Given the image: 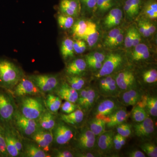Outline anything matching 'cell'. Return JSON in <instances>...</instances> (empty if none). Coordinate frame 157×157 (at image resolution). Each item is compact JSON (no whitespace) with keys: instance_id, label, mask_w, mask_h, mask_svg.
I'll use <instances>...</instances> for the list:
<instances>
[{"instance_id":"57","label":"cell","mask_w":157,"mask_h":157,"mask_svg":"<svg viewBox=\"0 0 157 157\" xmlns=\"http://www.w3.org/2000/svg\"><path fill=\"white\" fill-rule=\"evenodd\" d=\"M76 156L81 157H94L98 156V155L90 151L82 152L76 154Z\"/></svg>"},{"instance_id":"14","label":"cell","mask_w":157,"mask_h":157,"mask_svg":"<svg viewBox=\"0 0 157 157\" xmlns=\"http://www.w3.org/2000/svg\"><path fill=\"white\" fill-rule=\"evenodd\" d=\"M145 0H122V6L127 25L135 22L139 16Z\"/></svg>"},{"instance_id":"9","label":"cell","mask_w":157,"mask_h":157,"mask_svg":"<svg viewBox=\"0 0 157 157\" xmlns=\"http://www.w3.org/2000/svg\"><path fill=\"white\" fill-rule=\"evenodd\" d=\"M97 103L98 104L94 109V115L95 117L105 121L107 117L121 107L122 105L116 98L113 97H104Z\"/></svg>"},{"instance_id":"54","label":"cell","mask_w":157,"mask_h":157,"mask_svg":"<svg viewBox=\"0 0 157 157\" xmlns=\"http://www.w3.org/2000/svg\"><path fill=\"white\" fill-rule=\"evenodd\" d=\"M144 41L142 39V37L140 36L138 30H137V27L135 30V34H134V39H133V44H132V47H135L138 44Z\"/></svg>"},{"instance_id":"48","label":"cell","mask_w":157,"mask_h":157,"mask_svg":"<svg viewBox=\"0 0 157 157\" xmlns=\"http://www.w3.org/2000/svg\"><path fill=\"white\" fill-rule=\"evenodd\" d=\"M0 152L2 156L7 157L9 156L6 149V140L4 128L0 125Z\"/></svg>"},{"instance_id":"29","label":"cell","mask_w":157,"mask_h":157,"mask_svg":"<svg viewBox=\"0 0 157 157\" xmlns=\"http://www.w3.org/2000/svg\"><path fill=\"white\" fill-rule=\"evenodd\" d=\"M73 38L66 37L62 41L60 45V53L63 59L68 62L75 57L73 46Z\"/></svg>"},{"instance_id":"47","label":"cell","mask_w":157,"mask_h":157,"mask_svg":"<svg viewBox=\"0 0 157 157\" xmlns=\"http://www.w3.org/2000/svg\"><path fill=\"white\" fill-rule=\"evenodd\" d=\"M126 27L118 35L114 41L110 45L108 51L116 50V49H121V48L124 49V38L125 31Z\"/></svg>"},{"instance_id":"40","label":"cell","mask_w":157,"mask_h":157,"mask_svg":"<svg viewBox=\"0 0 157 157\" xmlns=\"http://www.w3.org/2000/svg\"><path fill=\"white\" fill-rule=\"evenodd\" d=\"M136 28V24L134 22L128 25L125 29L124 38V49L126 51L132 48Z\"/></svg>"},{"instance_id":"35","label":"cell","mask_w":157,"mask_h":157,"mask_svg":"<svg viewBox=\"0 0 157 157\" xmlns=\"http://www.w3.org/2000/svg\"><path fill=\"white\" fill-rule=\"evenodd\" d=\"M107 51L99 47L91 50L89 53L84 56L86 62H96L104 63Z\"/></svg>"},{"instance_id":"2","label":"cell","mask_w":157,"mask_h":157,"mask_svg":"<svg viewBox=\"0 0 157 157\" xmlns=\"http://www.w3.org/2000/svg\"><path fill=\"white\" fill-rule=\"evenodd\" d=\"M128 65L126 51L124 49L107 51L102 67L94 76L98 79L104 76L114 75Z\"/></svg>"},{"instance_id":"6","label":"cell","mask_w":157,"mask_h":157,"mask_svg":"<svg viewBox=\"0 0 157 157\" xmlns=\"http://www.w3.org/2000/svg\"><path fill=\"white\" fill-rule=\"evenodd\" d=\"M98 23L102 33L126 24L122 4L109 10Z\"/></svg>"},{"instance_id":"36","label":"cell","mask_w":157,"mask_h":157,"mask_svg":"<svg viewBox=\"0 0 157 157\" xmlns=\"http://www.w3.org/2000/svg\"><path fill=\"white\" fill-rule=\"evenodd\" d=\"M23 151L25 156L29 157H49L50 156L44 151L39 147L33 144H25Z\"/></svg>"},{"instance_id":"23","label":"cell","mask_w":157,"mask_h":157,"mask_svg":"<svg viewBox=\"0 0 157 157\" xmlns=\"http://www.w3.org/2000/svg\"><path fill=\"white\" fill-rule=\"evenodd\" d=\"M122 4V0H98L92 19L98 22L113 8Z\"/></svg>"},{"instance_id":"24","label":"cell","mask_w":157,"mask_h":157,"mask_svg":"<svg viewBox=\"0 0 157 157\" xmlns=\"http://www.w3.org/2000/svg\"><path fill=\"white\" fill-rule=\"evenodd\" d=\"M59 97L66 101L76 104L78 97V91L73 89L66 81L60 83L56 90Z\"/></svg>"},{"instance_id":"19","label":"cell","mask_w":157,"mask_h":157,"mask_svg":"<svg viewBox=\"0 0 157 157\" xmlns=\"http://www.w3.org/2000/svg\"><path fill=\"white\" fill-rule=\"evenodd\" d=\"M132 130L137 137L143 139L149 138L155 132L153 121L151 118L147 117L142 121L134 124Z\"/></svg>"},{"instance_id":"17","label":"cell","mask_w":157,"mask_h":157,"mask_svg":"<svg viewBox=\"0 0 157 157\" xmlns=\"http://www.w3.org/2000/svg\"><path fill=\"white\" fill-rule=\"evenodd\" d=\"M96 136L88 127L83 128L76 135V146L82 152L93 150L96 145Z\"/></svg>"},{"instance_id":"31","label":"cell","mask_w":157,"mask_h":157,"mask_svg":"<svg viewBox=\"0 0 157 157\" xmlns=\"http://www.w3.org/2000/svg\"><path fill=\"white\" fill-rule=\"evenodd\" d=\"M88 19L80 16L76 19L71 29L73 39H83L87 29Z\"/></svg>"},{"instance_id":"27","label":"cell","mask_w":157,"mask_h":157,"mask_svg":"<svg viewBox=\"0 0 157 157\" xmlns=\"http://www.w3.org/2000/svg\"><path fill=\"white\" fill-rule=\"evenodd\" d=\"M127 25H128L124 24L122 25L102 33L100 47L104 48L105 50L108 51L110 45L114 41L118 35L125 28Z\"/></svg>"},{"instance_id":"11","label":"cell","mask_w":157,"mask_h":157,"mask_svg":"<svg viewBox=\"0 0 157 157\" xmlns=\"http://www.w3.org/2000/svg\"><path fill=\"white\" fill-rule=\"evenodd\" d=\"M99 98V94L98 90L88 86L79 91L76 103L79 108L86 113L89 112L95 106Z\"/></svg>"},{"instance_id":"50","label":"cell","mask_w":157,"mask_h":157,"mask_svg":"<svg viewBox=\"0 0 157 157\" xmlns=\"http://www.w3.org/2000/svg\"><path fill=\"white\" fill-rule=\"evenodd\" d=\"M144 21V24L147 28V29L149 31L150 33L154 37H157V23L142 18Z\"/></svg>"},{"instance_id":"18","label":"cell","mask_w":157,"mask_h":157,"mask_svg":"<svg viewBox=\"0 0 157 157\" xmlns=\"http://www.w3.org/2000/svg\"><path fill=\"white\" fill-rule=\"evenodd\" d=\"M88 70L84 57L74 58L67 62L65 68L66 76H83Z\"/></svg>"},{"instance_id":"5","label":"cell","mask_w":157,"mask_h":157,"mask_svg":"<svg viewBox=\"0 0 157 157\" xmlns=\"http://www.w3.org/2000/svg\"><path fill=\"white\" fill-rule=\"evenodd\" d=\"M14 98L8 91L0 90V125L3 128L9 127L16 112Z\"/></svg>"},{"instance_id":"58","label":"cell","mask_w":157,"mask_h":157,"mask_svg":"<svg viewBox=\"0 0 157 157\" xmlns=\"http://www.w3.org/2000/svg\"><path fill=\"white\" fill-rule=\"evenodd\" d=\"M120 140L121 143V144L122 146V147L124 146L126 142V138L120 135Z\"/></svg>"},{"instance_id":"34","label":"cell","mask_w":157,"mask_h":157,"mask_svg":"<svg viewBox=\"0 0 157 157\" xmlns=\"http://www.w3.org/2000/svg\"><path fill=\"white\" fill-rule=\"evenodd\" d=\"M6 140V149L9 155L12 157L18 156L20 153L17 150L14 145V141L12 137L11 131L9 127L3 128Z\"/></svg>"},{"instance_id":"20","label":"cell","mask_w":157,"mask_h":157,"mask_svg":"<svg viewBox=\"0 0 157 157\" xmlns=\"http://www.w3.org/2000/svg\"><path fill=\"white\" fill-rule=\"evenodd\" d=\"M58 8L59 13L72 16L76 19L80 16L79 0H59Z\"/></svg>"},{"instance_id":"56","label":"cell","mask_w":157,"mask_h":157,"mask_svg":"<svg viewBox=\"0 0 157 157\" xmlns=\"http://www.w3.org/2000/svg\"><path fill=\"white\" fill-rule=\"evenodd\" d=\"M128 157H145L146 155L144 153L137 150H134L129 151L128 154Z\"/></svg>"},{"instance_id":"21","label":"cell","mask_w":157,"mask_h":157,"mask_svg":"<svg viewBox=\"0 0 157 157\" xmlns=\"http://www.w3.org/2000/svg\"><path fill=\"white\" fill-rule=\"evenodd\" d=\"M130 115L131 113L127 111L125 108H119L106 119V130H112L120 124L125 122Z\"/></svg>"},{"instance_id":"39","label":"cell","mask_w":157,"mask_h":157,"mask_svg":"<svg viewBox=\"0 0 157 157\" xmlns=\"http://www.w3.org/2000/svg\"><path fill=\"white\" fill-rule=\"evenodd\" d=\"M66 82L77 91L85 87L86 83L85 78L81 76H66Z\"/></svg>"},{"instance_id":"4","label":"cell","mask_w":157,"mask_h":157,"mask_svg":"<svg viewBox=\"0 0 157 157\" xmlns=\"http://www.w3.org/2000/svg\"><path fill=\"white\" fill-rule=\"evenodd\" d=\"M45 102L38 97L29 96L21 98L19 112L25 117L38 120L46 110Z\"/></svg>"},{"instance_id":"10","label":"cell","mask_w":157,"mask_h":157,"mask_svg":"<svg viewBox=\"0 0 157 157\" xmlns=\"http://www.w3.org/2000/svg\"><path fill=\"white\" fill-rule=\"evenodd\" d=\"M135 68L137 81L139 85L147 86H152L156 85V63H152L144 65Z\"/></svg>"},{"instance_id":"52","label":"cell","mask_w":157,"mask_h":157,"mask_svg":"<svg viewBox=\"0 0 157 157\" xmlns=\"http://www.w3.org/2000/svg\"><path fill=\"white\" fill-rule=\"evenodd\" d=\"M149 97V96L148 94L144 93L139 101H137V104H135V106H138V107L145 109Z\"/></svg>"},{"instance_id":"51","label":"cell","mask_w":157,"mask_h":157,"mask_svg":"<svg viewBox=\"0 0 157 157\" xmlns=\"http://www.w3.org/2000/svg\"><path fill=\"white\" fill-rule=\"evenodd\" d=\"M55 156L57 157H73L75 155L67 150H56L54 152Z\"/></svg>"},{"instance_id":"25","label":"cell","mask_w":157,"mask_h":157,"mask_svg":"<svg viewBox=\"0 0 157 157\" xmlns=\"http://www.w3.org/2000/svg\"><path fill=\"white\" fill-rule=\"evenodd\" d=\"M143 93L138 87L123 91L118 96L119 101L124 106H135Z\"/></svg>"},{"instance_id":"15","label":"cell","mask_w":157,"mask_h":157,"mask_svg":"<svg viewBox=\"0 0 157 157\" xmlns=\"http://www.w3.org/2000/svg\"><path fill=\"white\" fill-rule=\"evenodd\" d=\"M17 129L23 135L32 136L39 129L38 121L28 118L16 111L13 121Z\"/></svg>"},{"instance_id":"1","label":"cell","mask_w":157,"mask_h":157,"mask_svg":"<svg viewBox=\"0 0 157 157\" xmlns=\"http://www.w3.org/2000/svg\"><path fill=\"white\" fill-rule=\"evenodd\" d=\"M126 56L128 65L135 67L156 63L157 45L147 41H142L135 47L126 51Z\"/></svg>"},{"instance_id":"32","label":"cell","mask_w":157,"mask_h":157,"mask_svg":"<svg viewBox=\"0 0 157 157\" xmlns=\"http://www.w3.org/2000/svg\"><path fill=\"white\" fill-rule=\"evenodd\" d=\"M37 121L39 127L46 130H52L56 124L55 116L48 110H45Z\"/></svg>"},{"instance_id":"30","label":"cell","mask_w":157,"mask_h":157,"mask_svg":"<svg viewBox=\"0 0 157 157\" xmlns=\"http://www.w3.org/2000/svg\"><path fill=\"white\" fill-rule=\"evenodd\" d=\"M84 112L80 108L68 114H61L60 116L61 120L65 123L72 126H76L83 122Z\"/></svg>"},{"instance_id":"22","label":"cell","mask_w":157,"mask_h":157,"mask_svg":"<svg viewBox=\"0 0 157 157\" xmlns=\"http://www.w3.org/2000/svg\"><path fill=\"white\" fill-rule=\"evenodd\" d=\"M31 136L40 148L46 152L49 151L51 144L53 141V135L50 130L39 129Z\"/></svg>"},{"instance_id":"43","label":"cell","mask_w":157,"mask_h":157,"mask_svg":"<svg viewBox=\"0 0 157 157\" xmlns=\"http://www.w3.org/2000/svg\"><path fill=\"white\" fill-rule=\"evenodd\" d=\"M135 106L131 113L132 118L135 122H140L147 117L148 114L145 109L135 105Z\"/></svg>"},{"instance_id":"16","label":"cell","mask_w":157,"mask_h":157,"mask_svg":"<svg viewBox=\"0 0 157 157\" xmlns=\"http://www.w3.org/2000/svg\"><path fill=\"white\" fill-rule=\"evenodd\" d=\"M12 90L13 95L20 98L25 96L39 95L42 94L33 82L25 76Z\"/></svg>"},{"instance_id":"28","label":"cell","mask_w":157,"mask_h":157,"mask_svg":"<svg viewBox=\"0 0 157 157\" xmlns=\"http://www.w3.org/2000/svg\"><path fill=\"white\" fill-rule=\"evenodd\" d=\"M115 133L112 130H106L99 135L98 140V148L101 151L107 152L113 147V139Z\"/></svg>"},{"instance_id":"59","label":"cell","mask_w":157,"mask_h":157,"mask_svg":"<svg viewBox=\"0 0 157 157\" xmlns=\"http://www.w3.org/2000/svg\"><path fill=\"white\" fill-rule=\"evenodd\" d=\"M2 156V154H1V152H0V157Z\"/></svg>"},{"instance_id":"45","label":"cell","mask_w":157,"mask_h":157,"mask_svg":"<svg viewBox=\"0 0 157 157\" xmlns=\"http://www.w3.org/2000/svg\"><path fill=\"white\" fill-rule=\"evenodd\" d=\"M140 147L147 156L157 157V147L155 144L150 142H144L140 144Z\"/></svg>"},{"instance_id":"46","label":"cell","mask_w":157,"mask_h":157,"mask_svg":"<svg viewBox=\"0 0 157 157\" xmlns=\"http://www.w3.org/2000/svg\"><path fill=\"white\" fill-rule=\"evenodd\" d=\"M73 46L75 54L81 55L88 48L87 43L82 39H73Z\"/></svg>"},{"instance_id":"7","label":"cell","mask_w":157,"mask_h":157,"mask_svg":"<svg viewBox=\"0 0 157 157\" xmlns=\"http://www.w3.org/2000/svg\"><path fill=\"white\" fill-rule=\"evenodd\" d=\"M117 85L121 91L138 87L139 85L135 68L128 65L114 75Z\"/></svg>"},{"instance_id":"55","label":"cell","mask_w":157,"mask_h":157,"mask_svg":"<svg viewBox=\"0 0 157 157\" xmlns=\"http://www.w3.org/2000/svg\"><path fill=\"white\" fill-rule=\"evenodd\" d=\"M113 147L116 150H119L122 147L120 140V135L117 134L114 135L113 139Z\"/></svg>"},{"instance_id":"12","label":"cell","mask_w":157,"mask_h":157,"mask_svg":"<svg viewBox=\"0 0 157 157\" xmlns=\"http://www.w3.org/2000/svg\"><path fill=\"white\" fill-rule=\"evenodd\" d=\"M102 32L98 23L92 19L88 20L87 28L83 39L88 48L91 50L100 47Z\"/></svg>"},{"instance_id":"13","label":"cell","mask_w":157,"mask_h":157,"mask_svg":"<svg viewBox=\"0 0 157 157\" xmlns=\"http://www.w3.org/2000/svg\"><path fill=\"white\" fill-rule=\"evenodd\" d=\"M53 140L56 144L64 145L73 139L75 135L74 130L67 124L61 120L54 127Z\"/></svg>"},{"instance_id":"42","label":"cell","mask_w":157,"mask_h":157,"mask_svg":"<svg viewBox=\"0 0 157 157\" xmlns=\"http://www.w3.org/2000/svg\"><path fill=\"white\" fill-rule=\"evenodd\" d=\"M121 91L119 89L117 85L114 76L111 79L107 87L100 94L104 97H113L116 98L118 97Z\"/></svg>"},{"instance_id":"33","label":"cell","mask_w":157,"mask_h":157,"mask_svg":"<svg viewBox=\"0 0 157 157\" xmlns=\"http://www.w3.org/2000/svg\"><path fill=\"white\" fill-rule=\"evenodd\" d=\"M98 0H79L81 6L80 16L92 19Z\"/></svg>"},{"instance_id":"49","label":"cell","mask_w":157,"mask_h":157,"mask_svg":"<svg viewBox=\"0 0 157 157\" xmlns=\"http://www.w3.org/2000/svg\"><path fill=\"white\" fill-rule=\"evenodd\" d=\"M77 105L76 104L70 102V101H66L64 103L61 104V109L65 114H68L73 112L77 109Z\"/></svg>"},{"instance_id":"41","label":"cell","mask_w":157,"mask_h":157,"mask_svg":"<svg viewBox=\"0 0 157 157\" xmlns=\"http://www.w3.org/2000/svg\"><path fill=\"white\" fill-rule=\"evenodd\" d=\"M76 19L72 16L61 13H59L57 17L59 27L64 31L71 29Z\"/></svg>"},{"instance_id":"37","label":"cell","mask_w":157,"mask_h":157,"mask_svg":"<svg viewBox=\"0 0 157 157\" xmlns=\"http://www.w3.org/2000/svg\"><path fill=\"white\" fill-rule=\"evenodd\" d=\"M87 127L96 136H99L106 131L105 121L96 117L90 120Z\"/></svg>"},{"instance_id":"38","label":"cell","mask_w":157,"mask_h":157,"mask_svg":"<svg viewBox=\"0 0 157 157\" xmlns=\"http://www.w3.org/2000/svg\"><path fill=\"white\" fill-rule=\"evenodd\" d=\"M44 102L47 109L53 113L58 111L62 104L61 99L52 94H48Z\"/></svg>"},{"instance_id":"3","label":"cell","mask_w":157,"mask_h":157,"mask_svg":"<svg viewBox=\"0 0 157 157\" xmlns=\"http://www.w3.org/2000/svg\"><path fill=\"white\" fill-rule=\"evenodd\" d=\"M25 76L22 69L14 62L0 58V88L11 91Z\"/></svg>"},{"instance_id":"26","label":"cell","mask_w":157,"mask_h":157,"mask_svg":"<svg viewBox=\"0 0 157 157\" xmlns=\"http://www.w3.org/2000/svg\"><path fill=\"white\" fill-rule=\"evenodd\" d=\"M138 18L157 23V0H145Z\"/></svg>"},{"instance_id":"53","label":"cell","mask_w":157,"mask_h":157,"mask_svg":"<svg viewBox=\"0 0 157 157\" xmlns=\"http://www.w3.org/2000/svg\"><path fill=\"white\" fill-rule=\"evenodd\" d=\"M11 133H12V138L14 141V145L16 146V148L18 151L20 153H21L23 152L24 150L23 146L22 143H21L19 139L17 138L15 135H14V133L13 132H11Z\"/></svg>"},{"instance_id":"8","label":"cell","mask_w":157,"mask_h":157,"mask_svg":"<svg viewBox=\"0 0 157 157\" xmlns=\"http://www.w3.org/2000/svg\"><path fill=\"white\" fill-rule=\"evenodd\" d=\"M42 93L56 90L60 84L57 74H36L27 76Z\"/></svg>"},{"instance_id":"44","label":"cell","mask_w":157,"mask_h":157,"mask_svg":"<svg viewBox=\"0 0 157 157\" xmlns=\"http://www.w3.org/2000/svg\"><path fill=\"white\" fill-rule=\"evenodd\" d=\"M147 113L153 117L157 116V97L149 96L147 100V104L145 108Z\"/></svg>"}]
</instances>
